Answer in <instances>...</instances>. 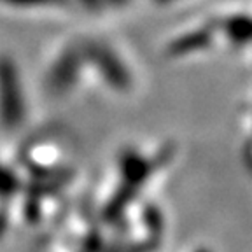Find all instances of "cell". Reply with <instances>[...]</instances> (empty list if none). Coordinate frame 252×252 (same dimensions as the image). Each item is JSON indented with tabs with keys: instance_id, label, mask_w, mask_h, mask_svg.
Returning a JSON list of instances; mask_svg holds the SVG:
<instances>
[{
	"instance_id": "3",
	"label": "cell",
	"mask_w": 252,
	"mask_h": 252,
	"mask_svg": "<svg viewBox=\"0 0 252 252\" xmlns=\"http://www.w3.org/2000/svg\"><path fill=\"white\" fill-rule=\"evenodd\" d=\"M11 188H12L11 173L0 166V191H4V189H11Z\"/></svg>"
},
{
	"instance_id": "4",
	"label": "cell",
	"mask_w": 252,
	"mask_h": 252,
	"mask_svg": "<svg viewBox=\"0 0 252 252\" xmlns=\"http://www.w3.org/2000/svg\"><path fill=\"white\" fill-rule=\"evenodd\" d=\"M188 252H214V251H210L209 247H203V245H198V247H193L191 251H188Z\"/></svg>"
},
{
	"instance_id": "2",
	"label": "cell",
	"mask_w": 252,
	"mask_h": 252,
	"mask_svg": "<svg viewBox=\"0 0 252 252\" xmlns=\"http://www.w3.org/2000/svg\"><path fill=\"white\" fill-rule=\"evenodd\" d=\"M2 2H9V4H16V5H46V4H55L58 0H2Z\"/></svg>"
},
{
	"instance_id": "1",
	"label": "cell",
	"mask_w": 252,
	"mask_h": 252,
	"mask_svg": "<svg viewBox=\"0 0 252 252\" xmlns=\"http://www.w3.org/2000/svg\"><path fill=\"white\" fill-rule=\"evenodd\" d=\"M25 100L20 75L9 60L0 62V118L7 128H16L23 121Z\"/></svg>"
}]
</instances>
